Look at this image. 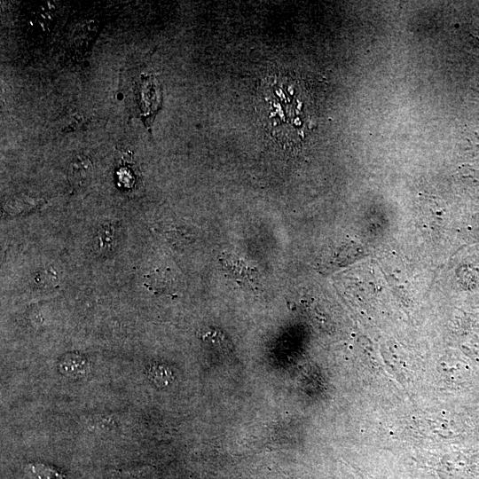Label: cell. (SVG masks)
<instances>
[{
	"instance_id": "2",
	"label": "cell",
	"mask_w": 479,
	"mask_h": 479,
	"mask_svg": "<svg viewBox=\"0 0 479 479\" xmlns=\"http://www.w3.org/2000/svg\"><path fill=\"white\" fill-rule=\"evenodd\" d=\"M219 263L225 275L234 279L240 285L250 289L259 286V272L240 256L224 253L219 258Z\"/></svg>"
},
{
	"instance_id": "4",
	"label": "cell",
	"mask_w": 479,
	"mask_h": 479,
	"mask_svg": "<svg viewBox=\"0 0 479 479\" xmlns=\"http://www.w3.org/2000/svg\"><path fill=\"white\" fill-rule=\"evenodd\" d=\"M92 174L93 166L88 157L77 155L71 161L68 168V178L74 186H85L90 183Z\"/></svg>"
},
{
	"instance_id": "7",
	"label": "cell",
	"mask_w": 479,
	"mask_h": 479,
	"mask_svg": "<svg viewBox=\"0 0 479 479\" xmlns=\"http://www.w3.org/2000/svg\"><path fill=\"white\" fill-rule=\"evenodd\" d=\"M149 379L159 388L169 386L174 380L172 371L162 365H154L148 370Z\"/></svg>"
},
{
	"instance_id": "3",
	"label": "cell",
	"mask_w": 479,
	"mask_h": 479,
	"mask_svg": "<svg viewBox=\"0 0 479 479\" xmlns=\"http://www.w3.org/2000/svg\"><path fill=\"white\" fill-rule=\"evenodd\" d=\"M58 369L64 376L78 379L85 376L90 371V364L86 357L77 353H68L59 358Z\"/></svg>"
},
{
	"instance_id": "8",
	"label": "cell",
	"mask_w": 479,
	"mask_h": 479,
	"mask_svg": "<svg viewBox=\"0 0 479 479\" xmlns=\"http://www.w3.org/2000/svg\"><path fill=\"white\" fill-rule=\"evenodd\" d=\"M114 241V231L110 226L102 227L95 237V246L100 251L111 250Z\"/></svg>"
},
{
	"instance_id": "9",
	"label": "cell",
	"mask_w": 479,
	"mask_h": 479,
	"mask_svg": "<svg viewBox=\"0 0 479 479\" xmlns=\"http://www.w3.org/2000/svg\"><path fill=\"white\" fill-rule=\"evenodd\" d=\"M31 471H33L38 479H62L54 470L46 468L42 465H37V467L32 466Z\"/></svg>"
},
{
	"instance_id": "1",
	"label": "cell",
	"mask_w": 479,
	"mask_h": 479,
	"mask_svg": "<svg viewBox=\"0 0 479 479\" xmlns=\"http://www.w3.org/2000/svg\"><path fill=\"white\" fill-rule=\"evenodd\" d=\"M137 114L150 129L161 106L162 94L159 82L153 75H142L134 92Z\"/></svg>"
},
{
	"instance_id": "5",
	"label": "cell",
	"mask_w": 479,
	"mask_h": 479,
	"mask_svg": "<svg viewBox=\"0 0 479 479\" xmlns=\"http://www.w3.org/2000/svg\"><path fill=\"white\" fill-rule=\"evenodd\" d=\"M145 278V286L154 294H168L174 290L175 277L169 269L156 270Z\"/></svg>"
},
{
	"instance_id": "6",
	"label": "cell",
	"mask_w": 479,
	"mask_h": 479,
	"mask_svg": "<svg viewBox=\"0 0 479 479\" xmlns=\"http://www.w3.org/2000/svg\"><path fill=\"white\" fill-rule=\"evenodd\" d=\"M448 476L452 479L463 478L467 476L471 469V463L468 458L459 454L451 458L446 463Z\"/></svg>"
}]
</instances>
